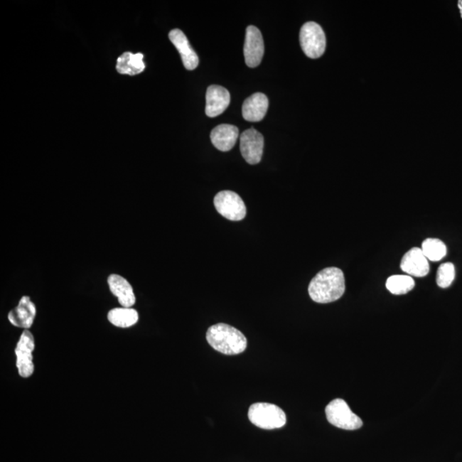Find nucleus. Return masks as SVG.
Returning <instances> with one entry per match:
<instances>
[{
  "instance_id": "nucleus-1",
  "label": "nucleus",
  "mask_w": 462,
  "mask_h": 462,
  "mask_svg": "<svg viewBox=\"0 0 462 462\" xmlns=\"http://www.w3.org/2000/svg\"><path fill=\"white\" fill-rule=\"evenodd\" d=\"M344 292L345 279L341 269L337 267H328L319 272L308 287L311 299L321 304L338 301Z\"/></svg>"
},
{
  "instance_id": "nucleus-2",
  "label": "nucleus",
  "mask_w": 462,
  "mask_h": 462,
  "mask_svg": "<svg viewBox=\"0 0 462 462\" xmlns=\"http://www.w3.org/2000/svg\"><path fill=\"white\" fill-rule=\"evenodd\" d=\"M207 340L214 350L226 355L242 354L247 348L245 335L226 323H217L210 327Z\"/></svg>"
},
{
  "instance_id": "nucleus-3",
  "label": "nucleus",
  "mask_w": 462,
  "mask_h": 462,
  "mask_svg": "<svg viewBox=\"0 0 462 462\" xmlns=\"http://www.w3.org/2000/svg\"><path fill=\"white\" fill-rule=\"evenodd\" d=\"M249 419L254 426L264 430L279 429L287 422L284 412L272 403L257 402L249 410Z\"/></svg>"
},
{
  "instance_id": "nucleus-4",
  "label": "nucleus",
  "mask_w": 462,
  "mask_h": 462,
  "mask_svg": "<svg viewBox=\"0 0 462 462\" xmlns=\"http://www.w3.org/2000/svg\"><path fill=\"white\" fill-rule=\"evenodd\" d=\"M326 418L335 427L343 430H357L363 425L359 416L353 413L343 399H335L326 407Z\"/></svg>"
},
{
  "instance_id": "nucleus-5",
  "label": "nucleus",
  "mask_w": 462,
  "mask_h": 462,
  "mask_svg": "<svg viewBox=\"0 0 462 462\" xmlns=\"http://www.w3.org/2000/svg\"><path fill=\"white\" fill-rule=\"evenodd\" d=\"M300 42L306 56L310 58H321L326 48V37L321 25L308 22L301 28Z\"/></svg>"
},
{
  "instance_id": "nucleus-6",
  "label": "nucleus",
  "mask_w": 462,
  "mask_h": 462,
  "mask_svg": "<svg viewBox=\"0 0 462 462\" xmlns=\"http://www.w3.org/2000/svg\"><path fill=\"white\" fill-rule=\"evenodd\" d=\"M217 212L227 220L241 221L245 218L247 208L245 201L237 193L225 190L218 193L214 198Z\"/></svg>"
},
{
  "instance_id": "nucleus-7",
  "label": "nucleus",
  "mask_w": 462,
  "mask_h": 462,
  "mask_svg": "<svg viewBox=\"0 0 462 462\" xmlns=\"http://www.w3.org/2000/svg\"><path fill=\"white\" fill-rule=\"evenodd\" d=\"M35 338L31 331L25 330L19 338L15 348L16 356V368L19 376L28 379L35 372L33 362V351L35 350Z\"/></svg>"
},
{
  "instance_id": "nucleus-8",
  "label": "nucleus",
  "mask_w": 462,
  "mask_h": 462,
  "mask_svg": "<svg viewBox=\"0 0 462 462\" xmlns=\"http://www.w3.org/2000/svg\"><path fill=\"white\" fill-rule=\"evenodd\" d=\"M264 141L262 134L254 128L245 130L240 137V149L243 159L256 165L262 161Z\"/></svg>"
},
{
  "instance_id": "nucleus-9",
  "label": "nucleus",
  "mask_w": 462,
  "mask_h": 462,
  "mask_svg": "<svg viewBox=\"0 0 462 462\" xmlns=\"http://www.w3.org/2000/svg\"><path fill=\"white\" fill-rule=\"evenodd\" d=\"M246 65L255 68L260 65L264 53V44L262 32L255 26H249L246 31L245 48Z\"/></svg>"
},
{
  "instance_id": "nucleus-10",
  "label": "nucleus",
  "mask_w": 462,
  "mask_h": 462,
  "mask_svg": "<svg viewBox=\"0 0 462 462\" xmlns=\"http://www.w3.org/2000/svg\"><path fill=\"white\" fill-rule=\"evenodd\" d=\"M36 316V306L28 296L21 298L19 303L8 314L12 326L18 328L29 329Z\"/></svg>"
},
{
  "instance_id": "nucleus-11",
  "label": "nucleus",
  "mask_w": 462,
  "mask_h": 462,
  "mask_svg": "<svg viewBox=\"0 0 462 462\" xmlns=\"http://www.w3.org/2000/svg\"><path fill=\"white\" fill-rule=\"evenodd\" d=\"M205 114L209 117L220 116L230 103V95L224 87L212 85L208 88L205 95Z\"/></svg>"
},
{
  "instance_id": "nucleus-12",
  "label": "nucleus",
  "mask_w": 462,
  "mask_h": 462,
  "mask_svg": "<svg viewBox=\"0 0 462 462\" xmlns=\"http://www.w3.org/2000/svg\"><path fill=\"white\" fill-rule=\"evenodd\" d=\"M401 269L407 274L417 277L426 276L430 272L429 262L419 247H414L403 256Z\"/></svg>"
},
{
  "instance_id": "nucleus-13",
  "label": "nucleus",
  "mask_w": 462,
  "mask_h": 462,
  "mask_svg": "<svg viewBox=\"0 0 462 462\" xmlns=\"http://www.w3.org/2000/svg\"><path fill=\"white\" fill-rule=\"evenodd\" d=\"M169 38L175 48L178 49L185 68L188 70L196 69L199 65V58L184 33L180 29H173L170 32Z\"/></svg>"
},
{
  "instance_id": "nucleus-14",
  "label": "nucleus",
  "mask_w": 462,
  "mask_h": 462,
  "mask_svg": "<svg viewBox=\"0 0 462 462\" xmlns=\"http://www.w3.org/2000/svg\"><path fill=\"white\" fill-rule=\"evenodd\" d=\"M107 283L112 295L117 298L123 308H132L136 304V296L131 284L124 276L112 274L108 276Z\"/></svg>"
},
{
  "instance_id": "nucleus-15",
  "label": "nucleus",
  "mask_w": 462,
  "mask_h": 462,
  "mask_svg": "<svg viewBox=\"0 0 462 462\" xmlns=\"http://www.w3.org/2000/svg\"><path fill=\"white\" fill-rule=\"evenodd\" d=\"M268 106L267 96L262 92H255L243 103V119L249 122L262 121L267 115Z\"/></svg>"
},
{
  "instance_id": "nucleus-16",
  "label": "nucleus",
  "mask_w": 462,
  "mask_h": 462,
  "mask_svg": "<svg viewBox=\"0 0 462 462\" xmlns=\"http://www.w3.org/2000/svg\"><path fill=\"white\" fill-rule=\"evenodd\" d=\"M239 129L236 126L221 124L212 130L211 140L213 144L222 152H228L237 144Z\"/></svg>"
},
{
  "instance_id": "nucleus-17",
  "label": "nucleus",
  "mask_w": 462,
  "mask_h": 462,
  "mask_svg": "<svg viewBox=\"0 0 462 462\" xmlns=\"http://www.w3.org/2000/svg\"><path fill=\"white\" fill-rule=\"evenodd\" d=\"M144 54L124 53L117 58L116 69L122 75H136L141 74L146 68Z\"/></svg>"
},
{
  "instance_id": "nucleus-18",
  "label": "nucleus",
  "mask_w": 462,
  "mask_h": 462,
  "mask_svg": "<svg viewBox=\"0 0 462 462\" xmlns=\"http://www.w3.org/2000/svg\"><path fill=\"white\" fill-rule=\"evenodd\" d=\"M109 322L119 328H129L138 322L139 314L131 308H117L112 309L107 314Z\"/></svg>"
},
{
  "instance_id": "nucleus-19",
  "label": "nucleus",
  "mask_w": 462,
  "mask_h": 462,
  "mask_svg": "<svg viewBox=\"0 0 462 462\" xmlns=\"http://www.w3.org/2000/svg\"><path fill=\"white\" fill-rule=\"evenodd\" d=\"M415 286L414 280L411 276L394 275L390 276L386 282V288L393 295H404Z\"/></svg>"
},
{
  "instance_id": "nucleus-20",
  "label": "nucleus",
  "mask_w": 462,
  "mask_h": 462,
  "mask_svg": "<svg viewBox=\"0 0 462 462\" xmlns=\"http://www.w3.org/2000/svg\"><path fill=\"white\" fill-rule=\"evenodd\" d=\"M424 255L431 262H439L446 256L447 247L439 239L428 238L422 243Z\"/></svg>"
},
{
  "instance_id": "nucleus-21",
  "label": "nucleus",
  "mask_w": 462,
  "mask_h": 462,
  "mask_svg": "<svg viewBox=\"0 0 462 462\" xmlns=\"http://www.w3.org/2000/svg\"><path fill=\"white\" fill-rule=\"evenodd\" d=\"M456 276V268L452 263L441 264L436 273V284L440 288L451 286Z\"/></svg>"
},
{
  "instance_id": "nucleus-22",
  "label": "nucleus",
  "mask_w": 462,
  "mask_h": 462,
  "mask_svg": "<svg viewBox=\"0 0 462 462\" xmlns=\"http://www.w3.org/2000/svg\"><path fill=\"white\" fill-rule=\"evenodd\" d=\"M458 7H459L460 12H461V16L462 18V0H460V1H458Z\"/></svg>"
}]
</instances>
